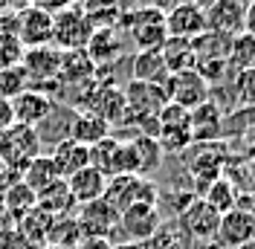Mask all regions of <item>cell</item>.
Masks as SVG:
<instances>
[{
  "mask_svg": "<svg viewBox=\"0 0 255 249\" xmlns=\"http://www.w3.org/2000/svg\"><path fill=\"white\" fill-rule=\"evenodd\" d=\"M9 124H12V108L6 99H0V130H6Z\"/></svg>",
  "mask_w": 255,
  "mask_h": 249,
  "instance_id": "7bdbcfd3",
  "label": "cell"
},
{
  "mask_svg": "<svg viewBox=\"0 0 255 249\" xmlns=\"http://www.w3.org/2000/svg\"><path fill=\"white\" fill-rule=\"evenodd\" d=\"M162 226V218H159V206H151V203H133L128 206L125 212H119V229L130 244H145L151 241L157 229Z\"/></svg>",
  "mask_w": 255,
  "mask_h": 249,
  "instance_id": "9c48e42d",
  "label": "cell"
},
{
  "mask_svg": "<svg viewBox=\"0 0 255 249\" xmlns=\"http://www.w3.org/2000/svg\"><path fill=\"white\" fill-rule=\"evenodd\" d=\"M119 26H128L130 41L139 47V52H145V49H159V47H162V41L168 38V32H165V20H162V12L148 9V6L130 9V12H122Z\"/></svg>",
  "mask_w": 255,
  "mask_h": 249,
  "instance_id": "277c9868",
  "label": "cell"
},
{
  "mask_svg": "<svg viewBox=\"0 0 255 249\" xmlns=\"http://www.w3.org/2000/svg\"><path fill=\"white\" fill-rule=\"evenodd\" d=\"M84 110H93L96 116H102L108 124L128 122L125 96H122V90H116V87H111V84H93Z\"/></svg>",
  "mask_w": 255,
  "mask_h": 249,
  "instance_id": "e0dca14e",
  "label": "cell"
},
{
  "mask_svg": "<svg viewBox=\"0 0 255 249\" xmlns=\"http://www.w3.org/2000/svg\"><path fill=\"white\" fill-rule=\"evenodd\" d=\"M35 6L44 9V12H49V15H58L67 6H76V3H73V0H35Z\"/></svg>",
  "mask_w": 255,
  "mask_h": 249,
  "instance_id": "f35d334b",
  "label": "cell"
},
{
  "mask_svg": "<svg viewBox=\"0 0 255 249\" xmlns=\"http://www.w3.org/2000/svg\"><path fill=\"white\" fill-rule=\"evenodd\" d=\"M159 55H162V61H165L168 76H171V73H183V70H191V67H194L191 41H183V38H165V41H162V47H159Z\"/></svg>",
  "mask_w": 255,
  "mask_h": 249,
  "instance_id": "f546056e",
  "label": "cell"
},
{
  "mask_svg": "<svg viewBox=\"0 0 255 249\" xmlns=\"http://www.w3.org/2000/svg\"><path fill=\"white\" fill-rule=\"evenodd\" d=\"M206 29L235 38L244 32V3L238 0H215L206 9Z\"/></svg>",
  "mask_w": 255,
  "mask_h": 249,
  "instance_id": "ac0fdd59",
  "label": "cell"
},
{
  "mask_svg": "<svg viewBox=\"0 0 255 249\" xmlns=\"http://www.w3.org/2000/svg\"><path fill=\"white\" fill-rule=\"evenodd\" d=\"M73 3H76V6H81V3H84V0H73Z\"/></svg>",
  "mask_w": 255,
  "mask_h": 249,
  "instance_id": "681fc988",
  "label": "cell"
},
{
  "mask_svg": "<svg viewBox=\"0 0 255 249\" xmlns=\"http://www.w3.org/2000/svg\"><path fill=\"white\" fill-rule=\"evenodd\" d=\"M162 87H165L168 102L177 105V108H183V110L200 108L203 102H209V96H212V87L200 78V73L194 67L191 70H183V73H171V76L165 78Z\"/></svg>",
  "mask_w": 255,
  "mask_h": 249,
  "instance_id": "ba28073f",
  "label": "cell"
},
{
  "mask_svg": "<svg viewBox=\"0 0 255 249\" xmlns=\"http://www.w3.org/2000/svg\"><path fill=\"white\" fill-rule=\"evenodd\" d=\"M111 3H119V6H122V3H125V0H111Z\"/></svg>",
  "mask_w": 255,
  "mask_h": 249,
  "instance_id": "c3c4849f",
  "label": "cell"
},
{
  "mask_svg": "<svg viewBox=\"0 0 255 249\" xmlns=\"http://www.w3.org/2000/svg\"><path fill=\"white\" fill-rule=\"evenodd\" d=\"M55 180H61L58 177V171H55V165H52V159H49V154H38L32 162H26L23 165V174H20V183L26 188H32L35 191V197L44 191V188H49Z\"/></svg>",
  "mask_w": 255,
  "mask_h": 249,
  "instance_id": "484cf974",
  "label": "cell"
},
{
  "mask_svg": "<svg viewBox=\"0 0 255 249\" xmlns=\"http://www.w3.org/2000/svg\"><path fill=\"white\" fill-rule=\"evenodd\" d=\"M130 73H133V81H145V84H165V78H168V70H165L159 49L136 52L133 64H130Z\"/></svg>",
  "mask_w": 255,
  "mask_h": 249,
  "instance_id": "d4e9b609",
  "label": "cell"
},
{
  "mask_svg": "<svg viewBox=\"0 0 255 249\" xmlns=\"http://www.w3.org/2000/svg\"><path fill=\"white\" fill-rule=\"evenodd\" d=\"M215 244L223 249H241L247 244H255V212L235 206L232 212L221 215V226H218V238Z\"/></svg>",
  "mask_w": 255,
  "mask_h": 249,
  "instance_id": "30bf717a",
  "label": "cell"
},
{
  "mask_svg": "<svg viewBox=\"0 0 255 249\" xmlns=\"http://www.w3.org/2000/svg\"><path fill=\"white\" fill-rule=\"evenodd\" d=\"M183 3H191V0H142L139 6H148V9H157V12H171L177 6H183Z\"/></svg>",
  "mask_w": 255,
  "mask_h": 249,
  "instance_id": "74e56055",
  "label": "cell"
},
{
  "mask_svg": "<svg viewBox=\"0 0 255 249\" xmlns=\"http://www.w3.org/2000/svg\"><path fill=\"white\" fill-rule=\"evenodd\" d=\"M35 200H38V209L47 212L49 218H73L76 209H79V203L73 200V194H70V188H67V180H55V183L49 188H44Z\"/></svg>",
  "mask_w": 255,
  "mask_h": 249,
  "instance_id": "cb8c5ba5",
  "label": "cell"
},
{
  "mask_svg": "<svg viewBox=\"0 0 255 249\" xmlns=\"http://www.w3.org/2000/svg\"><path fill=\"white\" fill-rule=\"evenodd\" d=\"M162 154H183L191 148V127H189V110L165 105L157 116V136Z\"/></svg>",
  "mask_w": 255,
  "mask_h": 249,
  "instance_id": "5b68a950",
  "label": "cell"
},
{
  "mask_svg": "<svg viewBox=\"0 0 255 249\" xmlns=\"http://www.w3.org/2000/svg\"><path fill=\"white\" fill-rule=\"evenodd\" d=\"M67 188L73 194V200L84 206V203H93V200H102L105 197V188H108V177L102 171H96L93 165L76 171L73 177H67Z\"/></svg>",
  "mask_w": 255,
  "mask_h": 249,
  "instance_id": "603a6c76",
  "label": "cell"
},
{
  "mask_svg": "<svg viewBox=\"0 0 255 249\" xmlns=\"http://www.w3.org/2000/svg\"><path fill=\"white\" fill-rule=\"evenodd\" d=\"M229 70L232 73H244V70H255V38L241 32L232 38V49H229Z\"/></svg>",
  "mask_w": 255,
  "mask_h": 249,
  "instance_id": "836d02e7",
  "label": "cell"
},
{
  "mask_svg": "<svg viewBox=\"0 0 255 249\" xmlns=\"http://www.w3.org/2000/svg\"><path fill=\"white\" fill-rule=\"evenodd\" d=\"M232 93L238 96L241 108H255V70L232 73Z\"/></svg>",
  "mask_w": 255,
  "mask_h": 249,
  "instance_id": "d590c367",
  "label": "cell"
},
{
  "mask_svg": "<svg viewBox=\"0 0 255 249\" xmlns=\"http://www.w3.org/2000/svg\"><path fill=\"white\" fill-rule=\"evenodd\" d=\"M119 49H122V41H119L116 29H93V35H90L84 52H87V58L93 61V67L99 70L105 61L111 64L113 58L119 55Z\"/></svg>",
  "mask_w": 255,
  "mask_h": 249,
  "instance_id": "4316f807",
  "label": "cell"
},
{
  "mask_svg": "<svg viewBox=\"0 0 255 249\" xmlns=\"http://www.w3.org/2000/svg\"><path fill=\"white\" fill-rule=\"evenodd\" d=\"M17 41L23 49L49 47L52 44V15L38 6L20 12L17 15Z\"/></svg>",
  "mask_w": 255,
  "mask_h": 249,
  "instance_id": "9a60e30c",
  "label": "cell"
},
{
  "mask_svg": "<svg viewBox=\"0 0 255 249\" xmlns=\"http://www.w3.org/2000/svg\"><path fill=\"white\" fill-rule=\"evenodd\" d=\"M29 76L20 64H12V67H3L0 70V99L12 102L15 96H20L23 90H29Z\"/></svg>",
  "mask_w": 255,
  "mask_h": 249,
  "instance_id": "e575fe53",
  "label": "cell"
},
{
  "mask_svg": "<svg viewBox=\"0 0 255 249\" xmlns=\"http://www.w3.org/2000/svg\"><path fill=\"white\" fill-rule=\"evenodd\" d=\"M229 49H232V38L209 29L191 41L194 61H229Z\"/></svg>",
  "mask_w": 255,
  "mask_h": 249,
  "instance_id": "83f0119b",
  "label": "cell"
},
{
  "mask_svg": "<svg viewBox=\"0 0 255 249\" xmlns=\"http://www.w3.org/2000/svg\"><path fill=\"white\" fill-rule=\"evenodd\" d=\"M52 220H55V218H49L47 212H41V209L35 206L29 215H23V218L17 220L15 229L26 238V244H29L32 249H44V247H47V235H49Z\"/></svg>",
  "mask_w": 255,
  "mask_h": 249,
  "instance_id": "f1b7e54d",
  "label": "cell"
},
{
  "mask_svg": "<svg viewBox=\"0 0 255 249\" xmlns=\"http://www.w3.org/2000/svg\"><path fill=\"white\" fill-rule=\"evenodd\" d=\"M189 127L191 142H218L223 133V113L218 102H203L200 108L189 110Z\"/></svg>",
  "mask_w": 255,
  "mask_h": 249,
  "instance_id": "d6986e66",
  "label": "cell"
},
{
  "mask_svg": "<svg viewBox=\"0 0 255 249\" xmlns=\"http://www.w3.org/2000/svg\"><path fill=\"white\" fill-rule=\"evenodd\" d=\"M90 35H93V26L81 6H67L64 12L52 15V47L55 49H61V52L84 49Z\"/></svg>",
  "mask_w": 255,
  "mask_h": 249,
  "instance_id": "3957f363",
  "label": "cell"
},
{
  "mask_svg": "<svg viewBox=\"0 0 255 249\" xmlns=\"http://www.w3.org/2000/svg\"><path fill=\"white\" fill-rule=\"evenodd\" d=\"M206 249H223V247H218V244H206Z\"/></svg>",
  "mask_w": 255,
  "mask_h": 249,
  "instance_id": "f6af8a7d",
  "label": "cell"
},
{
  "mask_svg": "<svg viewBox=\"0 0 255 249\" xmlns=\"http://www.w3.org/2000/svg\"><path fill=\"white\" fill-rule=\"evenodd\" d=\"M73 218H76V223H79V229H81L84 238H105V241H108V238L119 229V212H116L105 197L79 206Z\"/></svg>",
  "mask_w": 255,
  "mask_h": 249,
  "instance_id": "8fae6325",
  "label": "cell"
},
{
  "mask_svg": "<svg viewBox=\"0 0 255 249\" xmlns=\"http://www.w3.org/2000/svg\"><path fill=\"white\" fill-rule=\"evenodd\" d=\"M162 162V148L154 136H133V139L125 142V174H136V177H145L154 174Z\"/></svg>",
  "mask_w": 255,
  "mask_h": 249,
  "instance_id": "4fadbf2b",
  "label": "cell"
},
{
  "mask_svg": "<svg viewBox=\"0 0 255 249\" xmlns=\"http://www.w3.org/2000/svg\"><path fill=\"white\" fill-rule=\"evenodd\" d=\"M76 249H113V244L105 241V238H84Z\"/></svg>",
  "mask_w": 255,
  "mask_h": 249,
  "instance_id": "60d3db41",
  "label": "cell"
},
{
  "mask_svg": "<svg viewBox=\"0 0 255 249\" xmlns=\"http://www.w3.org/2000/svg\"><path fill=\"white\" fill-rule=\"evenodd\" d=\"M12 108V122L15 124H29V127H38L41 122H47V116L55 110V102L52 96H47L44 90H23L20 96H15L9 102Z\"/></svg>",
  "mask_w": 255,
  "mask_h": 249,
  "instance_id": "5bb4252c",
  "label": "cell"
},
{
  "mask_svg": "<svg viewBox=\"0 0 255 249\" xmlns=\"http://www.w3.org/2000/svg\"><path fill=\"white\" fill-rule=\"evenodd\" d=\"M44 249H55V247H44Z\"/></svg>",
  "mask_w": 255,
  "mask_h": 249,
  "instance_id": "f907efd6",
  "label": "cell"
},
{
  "mask_svg": "<svg viewBox=\"0 0 255 249\" xmlns=\"http://www.w3.org/2000/svg\"><path fill=\"white\" fill-rule=\"evenodd\" d=\"M0 249H32V247L15 226H9V229H0Z\"/></svg>",
  "mask_w": 255,
  "mask_h": 249,
  "instance_id": "8d00e7d4",
  "label": "cell"
},
{
  "mask_svg": "<svg viewBox=\"0 0 255 249\" xmlns=\"http://www.w3.org/2000/svg\"><path fill=\"white\" fill-rule=\"evenodd\" d=\"M70 139L81 142L84 148H93L96 142L108 139L111 136V124L105 122L102 116H96L93 110H76L73 113V119H70V133H67Z\"/></svg>",
  "mask_w": 255,
  "mask_h": 249,
  "instance_id": "44dd1931",
  "label": "cell"
},
{
  "mask_svg": "<svg viewBox=\"0 0 255 249\" xmlns=\"http://www.w3.org/2000/svg\"><path fill=\"white\" fill-rule=\"evenodd\" d=\"M35 206H38V200H35V191H32V188H26L20 180H17V183H12V186H6V191H3V212L15 220V223L23 218V215H29Z\"/></svg>",
  "mask_w": 255,
  "mask_h": 249,
  "instance_id": "4dcf8cb0",
  "label": "cell"
},
{
  "mask_svg": "<svg viewBox=\"0 0 255 249\" xmlns=\"http://www.w3.org/2000/svg\"><path fill=\"white\" fill-rule=\"evenodd\" d=\"M200 200H206L218 215H226V212H232V209L238 206V191H235V186H232L229 180L218 177V180L200 194Z\"/></svg>",
  "mask_w": 255,
  "mask_h": 249,
  "instance_id": "d6a6232c",
  "label": "cell"
},
{
  "mask_svg": "<svg viewBox=\"0 0 255 249\" xmlns=\"http://www.w3.org/2000/svg\"><path fill=\"white\" fill-rule=\"evenodd\" d=\"M125 108H128V119L133 122H145V119H157L159 110L168 105V96L162 84H145V81H128L125 90Z\"/></svg>",
  "mask_w": 255,
  "mask_h": 249,
  "instance_id": "52a82bcc",
  "label": "cell"
},
{
  "mask_svg": "<svg viewBox=\"0 0 255 249\" xmlns=\"http://www.w3.org/2000/svg\"><path fill=\"white\" fill-rule=\"evenodd\" d=\"M113 249H145L142 244H130V241H122V244H113Z\"/></svg>",
  "mask_w": 255,
  "mask_h": 249,
  "instance_id": "ee69618b",
  "label": "cell"
},
{
  "mask_svg": "<svg viewBox=\"0 0 255 249\" xmlns=\"http://www.w3.org/2000/svg\"><path fill=\"white\" fill-rule=\"evenodd\" d=\"M105 200L111 203L116 212H125L128 206L133 203H151V206H159V188L145 180V177H136V174H116L108 180V188H105Z\"/></svg>",
  "mask_w": 255,
  "mask_h": 249,
  "instance_id": "6da1fadb",
  "label": "cell"
},
{
  "mask_svg": "<svg viewBox=\"0 0 255 249\" xmlns=\"http://www.w3.org/2000/svg\"><path fill=\"white\" fill-rule=\"evenodd\" d=\"M165 20V32L168 38H183V41H194L197 35L206 32V12L197 9L194 3H183L171 12L162 15Z\"/></svg>",
  "mask_w": 255,
  "mask_h": 249,
  "instance_id": "2e32d148",
  "label": "cell"
},
{
  "mask_svg": "<svg viewBox=\"0 0 255 249\" xmlns=\"http://www.w3.org/2000/svg\"><path fill=\"white\" fill-rule=\"evenodd\" d=\"M41 154V133L38 127L29 124H9L6 130H0V159L6 165H26Z\"/></svg>",
  "mask_w": 255,
  "mask_h": 249,
  "instance_id": "8992f818",
  "label": "cell"
},
{
  "mask_svg": "<svg viewBox=\"0 0 255 249\" xmlns=\"http://www.w3.org/2000/svg\"><path fill=\"white\" fill-rule=\"evenodd\" d=\"M90 165L96 171H102L108 180L116 174H125V142L116 139V136L96 142L90 148Z\"/></svg>",
  "mask_w": 255,
  "mask_h": 249,
  "instance_id": "7402d4cb",
  "label": "cell"
},
{
  "mask_svg": "<svg viewBox=\"0 0 255 249\" xmlns=\"http://www.w3.org/2000/svg\"><path fill=\"white\" fill-rule=\"evenodd\" d=\"M244 32L255 38V0L244 6Z\"/></svg>",
  "mask_w": 255,
  "mask_h": 249,
  "instance_id": "ab89813d",
  "label": "cell"
},
{
  "mask_svg": "<svg viewBox=\"0 0 255 249\" xmlns=\"http://www.w3.org/2000/svg\"><path fill=\"white\" fill-rule=\"evenodd\" d=\"M20 67L26 70L29 84L35 90H44L47 96H52L58 90V73H61V49L49 47H35L26 49L20 55Z\"/></svg>",
  "mask_w": 255,
  "mask_h": 249,
  "instance_id": "7a4b0ae2",
  "label": "cell"
},
{
  "mask_svg": "<svg viewBox=\"0 0 255 249\" xmlns=\"http://www.w3.org/2000/svg\"><path fill=\"white\" fill-rule=\"evenodd\" d=\"M84 241L79 223L76 218H55L52 226H49V235H47V247H55V249H76Z\"/></svg>",
  "mask_w": 255,
  "mask_h": 249,
  "instance_id": "1f68e13d",
  "label": "cell"
},
{
  "mask_svg": "<svg viewBox=\"0 0 255 249\" xmlns=\"http://www.w3.org/2000/svg\"><path fill=\"white\" fill-rule=\"evenodd\" d=\"M238 3H244V6H247V3H253V0H238Z\"/></svg>",
  "mask_w": 255,
  "mask_h": 249,
  "instance_id": "7dc6e473",
  "label": "cell"
},
{
  "mask_svg": "<svg viewBox=\"0 0 255 249\" xmlns=\"http://www.w3.org/2000/svg\"><path fill=\"white\" fill-rule=\"evenodd\" d=\"M218 226H221V215H218L206 200H200V197H194V200L180 212V229L189 235V238H194V241L215 244Z\"/></svg>",
  "mask_w": 255,
  "mask_h": 249,
  "instance_id": "7c38bea8",
  "label": "cell"
},
{
  "mask_svg": "<svg viewBox=\"0 0 255 249\" xmlns=\"http://www.w3.org/2000/svg\"><path fill=\"white\" fill-rule=\"evenodd\" d=\"M49 159H52V165H55L58 177L67 180V177H73L76 171H81V168L90 165V148H84L81 142L64 136V139L55 142V148H52Z\"/></svg>",
  "mask_w": 255,
  "mask_h": 249,
  "instance_id": "ffe728a7",
  "label": "cell"
},
{
  "mask_svg": "<svg viewBox=\"0 0 255 249\" xmlns=\"http://www.w3.org/2000/svg\"><path fill=\"white\" fill-rule=\"evenodd\" d=\"M3 3H6V12H15V15H20V12H26V9L35 6V0H3Z\"/></svg>",
  "mask_w": 255,
  "mask_h": 249,
  "instance_id": "b9f144b4",
  "label": "cell"
},
{
  "mask_svg": "<svg viewBox=\"0 0 255 249\" xmlns=\"http://www.w3.org/2000/svg\"><path fill=\"white\" fill-rule=\"evenodd\" d=\"M0 12H6V3H3V0H0Z\"/></svg>",
  "mask_w": 255,
  "mask_h": 249,
  "instance_id": "bcb514c9",
  "label": "cell"
}]
</instances>
